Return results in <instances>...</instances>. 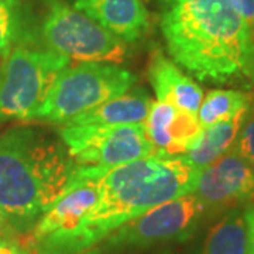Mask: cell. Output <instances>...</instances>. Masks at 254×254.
Returning <instances> with one entry per match:
<instances>
[{"mask_svg":"<svg viewBox=\"0 0 254 254\" xmlns=\"http://www.w3.org/2000/svg\"><path fill=\"white\" fill-rule=\"evenodd\" d=\"M198 170L181 155H151L110 168L99 178V196L79 226L36 243L38 254H82L147 210L193 192Z\"/></svg>","mask_w":254,"mask_h":254,"instance_id":"obj_1","label":"cell"},{"mask_svg":"<svg viewBox=\"0 0 254 254\" xmlns=\"http://www.w3.org/2000/svg\"><path fill=\"white\" fill-rule=\"evenodd\" d=\"M175 64L199 81L254 83V38L230 0H160Z\"/></svg>","mask_w":254,"mask_h":254,"instance_id":"obj_2","label":"cell"},{"mask_svg":"<svg viewBox=\"0 0 254 254\" xmlns=\"http://www.w3.org/2000/svg\"><path fill=\"white\" fill-rule=\"evenodd\" d=\"M78 165L61 138L16 126L0 136V216L18 229L34 225L75 181Z\"/></svg>","mask_w":254,"mask_h":254,"instance_id":"obj_3","label":"cell"},{"mask_svg":"<svg viewBox=\"0 0 254 254\" xmlns=\"http://www.w3.org/2000/svg\"><path fill=\"white\" fill-rule=\"evenodd\" d=\"M71 60L18 43L0 65V125L34 120L54 82Z\"/></svg>","mask_w":254,"mask_h":254,"instance_id":"obj_4","label":"cell"},{"mask_svg":"<svg viewBox=\"0 0 254 254\" xmlns=\"http://www.w3.org/2000/svg\"><path fill=\"white\" fill-rule=\"evenodd\" d=\"M136 76L118 65L79 63L60 73L34 120L68 125L79 115L126 93Z\"/></svg>","mask_w":254,"mask_h":254,"instance_id":"obj_5","label":"cell"},{"mask_svg":"<svg viewBox=\"0 0 254 254\" xmlns=\"http://www.w3.org/2000/svg\"><path fill=\"white\" fill-rule=\"evenodd\" d=\"M40 33L50 51L78 63L120 64L126 57L125 41L61 0L50 1Z\"/></svg>","mask_w":254,"mask_h":254,"instance_id":"obj_6","label":"cell"},{"mask_svg":"<svg viewBox=\"0 0 254 254\" xmlns=\"http://www.w3.org/2000/svg\"><path fill=\"white\" fill-rule=\"evenodd\" d=\"M60 138L72 161L79 167L115 168L155 155L144 123L120 126L65 125Z\"/></svg>","mask_w":254,"mask_h":254,"instance_id":"obj_7","label":"cell"},{"mask_svg":"<svg viewBox=\"0 0 254 254\" xmlns=\"http://www.w3.org/2000/svg\"><path fill=\"white\" fill-rule=\"evenodd\" d=\"M205 212V205L193 193L167 200L113 230L100 242L102 250L145 249L185 240L196 229Z\"/></svg>","mask_w":254,"mask_h":254,"instance_id":"obj_8","label":"cell"},{"mask_svg":"<svg viewBox=\"0 0 254 254\" xmlns=\"http://www.w3.org/2000/svg\"><path fill=\"white\" fill-rule=\"evenodd\" d=\"M206 210H232L254 202V168L235 148L199 170L192 192Z\"/></svg>","mask_w":254,"mask_h":254,"instance_id":"obj_9","label":"cell"},{"mask_svg":"<svg viewBox=\"0 0 254 254\" xmlns=\"http://www.w3.org/2000/svg\"><path fill=\"white\" fill-rule=\"evenodd\" d=\"M144 127L155 147V155L160 157L187 154L203 131L196 113L185 112L160 100H151Z\"/></svg>","mask_w":254,"mask_h":254,"instance_id":"obj_10","label":"cell"},{"mask_svg":"<svg viewBox=\"0 0 254 254\" xmlns=\"http://www.w3.org/2000/svg\"><path fill=\"white\" fill-rule=\"evenodd\" d=\"M99 178H78L34 225L36 243L66 235L79 226L99 196Z\"/></svg>","mask_w":254,"mask_h":254,"instance_id":"obj_11","label":"cell"},{"mask_svg":"<svg viewBox=\"0 0 254 254\" xmlns=\"http://www.w3.org/2000/svg\"><path fill=\"white\" fill-rule=\"evenodd\" d=\"M75 9L125 43L137 41L148 28V13L141 0H75Z\"/></svg>","mask_w":254,"mask_h":254,"instance_id":"obj_12","label":"cell"},{"mask_svg":"<svg viewBox=\"0 0 254 254\" xmlns=\"http://www.w3.org/2000/svg\"><path fill=\"white\" fill-rule=\"evenodd\" d=\"M148 78L157 100L174 105L190 113H198L203 99V91L188 75L182 72L177 64L157 53L150 63Z\"/></svg>","mask_w":254,"mask_h":254,"instance_id":"obj_13","label":"cell"},{"mask_svg":"<svg viewBox=\"0 0 254 254\" xmlns=\"http://www.w3.org/2000/svg\"><path fill=\"white\" fill-rule=\"evenodd\" d=\"M151 99L143 91L120 95L75 118L68 125L76 126H120L144 123Z\"/></svg>","mask_w":254,"mask_h":254,"instance_id":"obj_14","label":"cell"},{"mask_svg":"<svg viewBox=\"0 0 254 254\" xmlns=\"http://www.w3.org/2000/svg\"><path fill=\"white\" fill-rule=\"evenodd\" d=\"M247 112L249 109L237 113L235 118L229 120L203 127V131L196 144L187 154L181 155L182 158L199 171L208 167L209 164L216 161L219 157L226 154L236 143L239 131L247 118Z\"/></svg>","mask_w":254,"mask_h":254,"instance_id":"obj_15","label":"cell"},{"mask_svg":"<svg viewBox=\"0 0 254 254\" xmlns=\"http://www.w3.org/2000/svg\"><path fill=\"white\" fill-rule=\"evenodd\" d=\"M200 254H247L245 212L232 209L219 219L208 230Z\"/></svg>","mask_w":254,"mask_h":254,"instance_id":"obj_16","label":"cell"},{"mask_svg":"<svg viewBox=\"0 0 254 254\" xmlns=\"http://www.w3.org/2000/svg\"><path fill=\"white\" fill-rule=\"evenodd\" d=\"M249 96L233 89H213L203 95L196 116L200 125L208 127L223 120L235 118L237 113L249 109Z\"/></svg>","mask_w":254,"mask_h":254,"instance_id":"obj_17","label":"cell"},{"mask_svg":"<svg viewBox=\"0 0 254 254\" xmlns=\"http://www.w3.org/2000/svg\"><path fill=\"white\" fill-rule=\"evenodd\" d=\"M24 36V16L20 0H0V60Z\"/></svg>","mask_w":254,"mask_h":254,"instance_id":"obj_18","label":"cell"},{"mask_svg":"<svg viewBox=\"0 0 254 254\" xmlns=\"http://www.w3.org/2000/svg\"><path fill=\"white\" fill-rule=\"evenodd\" d=\"M233 148L246 163L254 168V116L246 118Z\"/></svg>","mask_w":254,"mask_h":254,"instance_id":"obj_19","label":"cell"},{"mask_svg":"<svg viewBox=\"0 0 254 254\" xmlns=\"http://www.w3.org/2000/svg\"><path fill=\"white\" fill-rule=\"evenodd\" d=\"M237 14L243 18L254 38V0H230Z\"/></svg>","mask_w":254,"mask_h":254,"instance_id":"obj_20","label":"cell"},{"mask_svg":"<svg viewBox=\"0 0 254 254\" xmlns=\"http://www.w3.org/2000/svg\"><path fill=\"white\" fill-rule=\"evenodd\" d=\"M247 226V254H254V206L245 210Z\"/></svg>","mask_w":254,"mask_h":254,"instance_id":"obj_21","label":"cell"},{"mask_svg":"<svg viewBox=\"0 0 254 254\" xmlns=\"http://www.w3.org/2000/svg\"><path fill=\"white\" fill-rule=\"evenodd\" d=\"M0 254H28V252H26V249L20 247L16 243L3 240L0 245Z\"/></svg>","mask_w":254,"mask_h":254,"instance_id":"obj_22","label":"cell"},{"mask_svg":"<svg viewBox=\"0 0 254 254\" xmlns=\"http://www.w3.org/2000/svg\"><path fill=\"white\" fill-rule=\"evenodd\" d=\"M1 242H3V239H1V237H0V245H1Z\"/></svg>","mask_w":254,"mask_h":254,"instance_id":"obj_23","label":"cell"},{"mask_svg":"<svg viewBox=\"0 0 254 254\" xmlns=\"http://www.w3.org/2000/svg\"><path fill=\"white\" fill-rule=\"evenodd\" d=\"M1 220H3V219H1V216H0V222H1Z\"/></svg>","mask_w":254,"mask_h":254,"instance_id":"obj_24","label":"cell"},{"mask_svg":"<svg viewBox=\"0 0 254 254\" xmlns=\"http://www.w3.org/2000/svg\"><path fill=\"white\" fill-rule=\"evenodd\" d=\"M0 61H3V60H0Z\"/></svg>","mask_w":254,"mask_h":254,"instance_id":"obj_25","label":"cell"}]
</instances>
